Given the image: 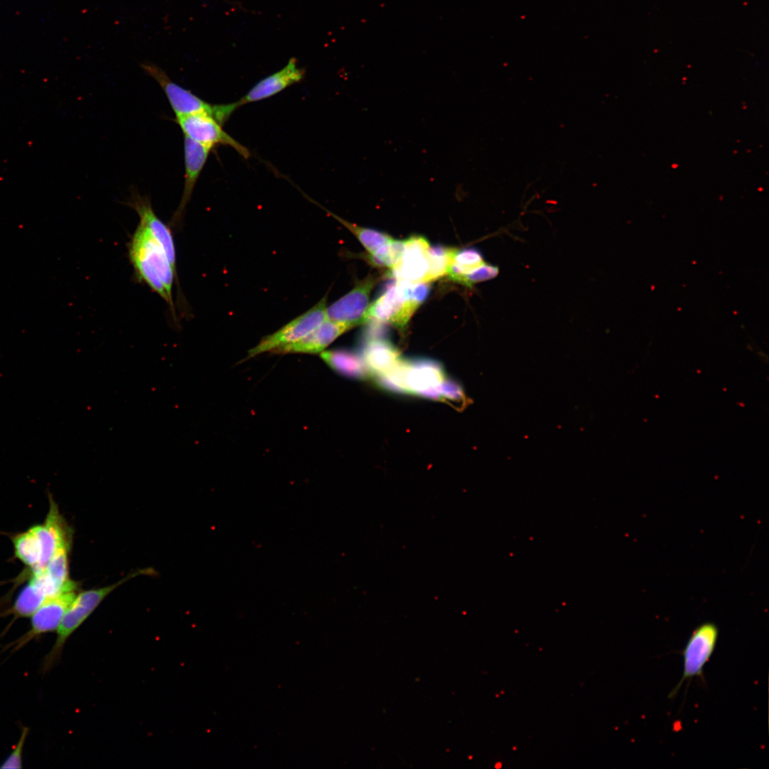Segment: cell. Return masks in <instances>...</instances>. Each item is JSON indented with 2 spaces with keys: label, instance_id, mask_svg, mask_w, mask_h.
<instances>
[{
  "label": "cell",
  "instance_id": "25",
  "mask_svg": "<svg viewBox=\"0 0 769 769\" xmlns=\"http://www.w3.org/2000/svg\"><path fill=\"white\" fill-rule=\"evenodd\" d=\"M29 728L26 726H23L21 728V733L19 741L16 746L9 753V755L4 759L0 765L1 769H13V768H21L23 763V751L26 743V738L28 736Z\"/></svg>",
  "mask_w": 769,
  "mask_h": 769
},
{
  "label": "cell",
  "instance_id": "24",
  "mask_svg": "<svg viewBox=\"0 0 769 769\" xmlns=\"http://www.w3.org/2000/svg\"><path fill=\"white\" fill-rule=\"evenodd\" d=\"M498 272L499 269L497 266L486 263L472 272L459 277L454 282L472 287L476 283L495 278Z\"/></svg>",
  "mask_w": 769,
  "mask_h": 769
},
{
  "label": "cell",
  "instance_id": "8",
  "mask_svg": "<svg viewBox=\"0 0 769 769\" xmlns=\"http://www.w3.org/2000/svg\"><path fill=\"white\" fill-rule=\"evenodd\" d=\"M175 121L184 137H188L211 150L216 145H229L244 158L250 157L249 150L229 135L222 125L211 115L200 113L176 117Z\"/></svg>",
  "mask_w": 769,
  "mask_h": 769
},
{
  "label": "cell",
  "instance_id": "11",
  "mask_svg": "<svg viewBox=\"0 0 769 769\" xmlns=\"http://www.w3.org/2000/svg\"><path fill=\"white\" fill-rule=\"evenodd\" d=\"M377 281L368 276L350 291L326 308L327 319L347 325L351 328L363 323L369 307L370 295Z\"/></svg>",
  "mask_w": 769,
  "mask_h": 769
},
{
  "label": "cell",
  "instance_id": "4",
  "mask_svg": "<svg viewBox=\"0 0 769 769\" xmlns=\"http://www.w3.org/2000/svg\"><path fill=\"white\" fill-rule=\"evenodd\" d=\"M140 66L147 75L159 83L176 117L204 113L211 115L223 125L239 108L236 102L229 104H210L189 90L173 82L156 64L144 62Z\"/></svg>",
  "mask_w": 769,
  "mask_h": 769
},
{
  "label": "cell",
  "instance_id": "16",
  "mask_svg": "<svg viewBox=\"0 0 769 769\" xmlns=\"http://www.w3.org/2000/svg\"><path fill=\"white\" fill-rule=\"evenodd\" d=\"M350 329L351 328L346 324L326 319L301 339L281 347L273 352L277 353H320L336 338Z\"/></svg>",
  "mask_w": 769,
  "mask_h": 769
},
{
  "label": "cell",
  "instance_id": "10",
  "mask_svg": "<svg viewBox=\"0 0 769 769\" xmlns=\"http://www.w3.org/2000/svg\"><path fill=\"white\" fill-rule=\"evenodd\" d=\"M404 393L441 400L439 387L444 380L442 367L429 359L402 361Z\"/></svg>",
  "mask_w": 769,
  "mask_h": 769
},
{
  "label": "cell",
  "instance_id": "18",
  "mask_svg": "<svg viewBox=\"0 0 769 769\" xmlns=\"http://www.w3.org/2000/svg\"><path fill=\"white\" fill-rule=\"evenodd\" d=\"M18 594L12 606L0 617L13 615L16 619L31 617L46 600H49L44 590L32 577Z\"/></svg>",
  "mask_w": 769,
  "mask_h": 769
},
{
  "label": "cell",
  "instance_id": "17",
  "mask_svg": "<svg viewBox=\"0 0 769 769\" xmlns=\"http://www.w3.org/2000/svg\"><path fill=\"white\" fill-rule=\"evenodd\" d=\"M370 375H381L400 360L398 350L386 338L365 341L362 356Z\"/></svg>",
  "mask_w": 769,
  "mask_h": 769
},
{
  "label": "cell",
  "instance_id": "6",
  "mask_svg": "<svg viewBox=\"0 0 769 769\" xmlns=\"http://www.w3.org/2000/svg\"><path fill=\"white\" fill-rule=\"evenodd\" d=\"M327 297H323L310 310L286 324L276 332L262 338L249 352V357L267 351H274L301 339L318 327L326 317Z\"/></svg>",
  "mask_w": 769,
  "mask_h": 769
},
{
  "label": "cell",
  "instance_id": "13",
  "mask_svg": "<svg viewBox=\"0 0 769 769\" xmlns=\"http://www.w3.org/2000/svg\"><path fill=\"white\" fill-rule=\"evenodd\" d=\"M305 70L298 66L296 59L291 58L281 70L256 83L241 99L239 107L272 97L288 87L302 80Z\"/></svg>",
  "mask_w": 769,
  "mask_h": 769
},
{
  "label": "cell",
  "instance_id": "26",
  "mask_svg": "<svg viewBox=\"0 0 769 769\" xmlns=\"http://www.w3.org/2000/svg\"><path fill=\"white\" fill-rule=\"evenodd\" d=\"M439 394L441 400H448L464 406L467 404V399L462 388L452 380L444 379L439 387Z\"/></svg>",
  "mask_w": 769,
  "mask_h": 769
},
{
  "label": "cell",
  "instance_id": "22",
  "mask_svg": "<svg viewBox=\"0 0 769 769\" xmlns=\"http://www.w3.org/2000/svg\"><path fill=\"white\" fill-rule=\"evenodd\" d=\"M457 249L441 245L429 247V269L424 282H431L447 275Z\"/></svg>",
  "mask_w": 769,
  "mask_h": 769
},
{
  "label": "cell",
  "instance_id": "12",
  "mask_svg": "<svg viewBox=\"0 0 769 769\" xmlns=\"http://www.w3.org/2000/svg\"><path fill=\"white\" fill-rule=\"evenodd\" d=\"M402 256L388 274L390 278L405 279L413 283L424 282L429 269L428 253L430 247L427 239L414 235L404 240Z\"/></svg>",
  "mask_w": 769,
  "mask_h": 769
},
{
  "label": "cell",
  "instance_id": "15",
  "mask_svg": "<svg viewBox=\"0 0 769 769\" xmlns=\"http://www.w3.org/2000/svg\"><path fill=\"white\" fill-rule=\"evenodd\" d=\"M127 204L136 211L140 217V223L144 225L160 244L171 264L177 268L176 250L171 229L156 215L150 199L138 194H133Z\"/></svg>",
  "mask_w": 769,
  "mask_h": 769
},
{
  "label": "cell",
  "instance_id": "7",
  "mask_svg": "<svg viewBox=\"0 0 769 769\" xmlns=\"http://www.w3.org/2000/svg\"><path fill=\"white\" fill-rule=\"evenodd\" d=\"M718 637V627L712 622L703 623L694 630L683 650V676L670 697L676 694L686 680L703 679V668L714 652Z\"/></svg>",
  "mask_w": 769,
  "mask_h": 769
},
{
  "label": "cell",
  "instance_id": "23",
  "mask_svg": "<svg viewBox=\"0 0 769 769\" xmlns=\"http://www.w3.org/2000/svg\"><path fill=\"white\" fill-rule=\"evenodd\" d=\"M404 246V240L392 239L372 253H369L367 257V261L375 267H387L392 269L399 262Z\"/></svg>",
  "mask_w": 769,
  "mask_h": 769
},
{
  "label": "cell",
  "instance_id": "2",
  "mask_svg": "<svg viewBox=\"0 0 769 769\" xmlns=\"http://www.w3.org/2000/svg\"><path fill=\"white\" fill-rule=\"evenodd\" d=\"M128 253L137 279L165 300L175 316L173 286L177 268L171 264L163 247L140 223L131 236Z\"/></svg>",
  "mask_w": 769,
  "mask_h": 769
},
{
  "label": "cell",
  "instance_id": "5",
  "mask_svg": "<svg viewBox=\"0 0 769 769\" xmlns=\"http://www.w3.org/2000/svg\"><path fill=\"white\" fill-rule=\"evenodd\" d=\"M419 307L411 299L405 285L395 280L369 305L363 323L373 320L403 328Z\"/></svg>",
  "mask_w": 769,
  "mask_h": 769
},
{
  "label": "cell",
  "instance_id": "19",
  "mask_svg": "<svg viewBox=\"0 0 769 769\" xmlns=\"http://www.w3.org/2000/svg\"><path fill=\"white\" fill-rule=\"evenodd\" d=\"M321 358L338 372L352 378L365 379L370 372L358 354L346 350H334L320 352Z\"/></svg>",
  "mask_w": 769,
  "mask_h": 769
},
{
  "label": "cell",
  "instance_id": "14",
  "mask_svg": "<svg viewBox=\"0 0 769 769\" xmlns=\"http://www.w3.org/2000/svg\"><path fill=\"white\" fill-rule=\"evenodd\" d=\"M210 151V148L184 137V184L180 203L173 216L174 223L182 219Z\"/></svg>",
  "mask_w": 769,
  "mask_h": 769
},
{
  "label": "cell",
  "instance_id": "9",
  "mask_svg": "<svg viewBox=\"0 0 769 769\" xmlns=\"http://www.w3.org/2000/svg\"><path fill=\"white\" fill-rule=\"evenodd\" d=\"M75 590L65 592L46 600L31 616L29 629L21 637L4 647L3 650L16 652L33 639L56 631L61 621L75 597Z\"/></svg>",
  "mask_w": 769,
  "mask_h": 769
},
{
  "label": "cell",
  "instance_id": "3",
  "mask_svg": "<svg viewBox=\"0 0 769 769\" xmlns=\"http://www.w3.org/2000/svg\"><path fill=\"white\" fill-rule=\"evenodd\" d=\"M151 571L152 570L150 569L140 570L110 585L90 589L76 595L56 630V638L51 649L43 659L41 672L46 674L57 664L66 642L111 592L130 579L142 574H149Z\"/></svg>",
  "mask_w": 769,
  "mask_h": 769
},
{
  "label": "cell",
  "instance_id": "21",
  "mask_svg": "<svg viewBox=\"0 0 769 769\" xmlns=\"http://www.w3.org/2000/svg\"><path fill=\"white\" fill-rule=\"evenodd\" d=\"M320 206L323 209L325 210V211L328 212L330 216L337 219L350 231H351L357 238V239L366 249L369 253H372L381 246L387 244L392 239L388 234H386L381 231L372 229L362 227L356 224H352L334 214L329 210L321 206V205H320Z\"/></svg>",
  "mask_w": 769,
  "mask_h": 769
},
{
  "label": "cell",
  "instance_id": "20",
  "mask_svg": "<svg viewBox=\"0 0 769 769\" xmlns=\"http://www.w3.org/2000/svg\"><path fill=\"white\" fill-rule=\"evenodd\" d=\"M486 263L481 253L475 248L456 249L447 276L451 281H455Z\"/></svg>",
  "mask_w": 769,
  "mask_h": 769
},
{
  "label": "cell",
  "instance_id": "1",
  "mask_svg": "<svg viewBox=\"0 0 769 769\" xmlns=\"http://www.w3.org/2000/svg\"><path fill=\"white\" fill-rule=\"evenodd\" d=\"M48 498L49 509L44 523L12 538L16 558L28 568L26 577L41 572L61 548L72 544L73 530L52 496Z\"/></svg>",
  "mask_w": 769,
  "mask_h": 769
}]
</instances>
